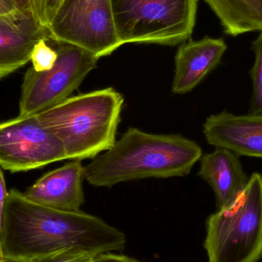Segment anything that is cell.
Instances as JSON below:
<instances>
[{"label": "cell", "instance_id": "6da1fadb", "mask_svg": "<svg viewBox=\"0 0 262 262\" xmlns=\"http://www.w3.org/2000/svg\"><path fill=\"white\" fill-rule=\"evenodd\" d=\"M125 244L124 233L98 217L45 207L15 189L8 192L0 235V252L8 261L31 262L66 250L96 257L121 252Z\"/></svg>", "mask_w": 262, "mask_h": 262}, {"label": "cell", "instance_id": "7a4b0ae2", "mask_svg": "<svg viewBox=\"0 0 262 262\" xmlns=\"http://www.w3.org/2000/svg\"><path fill=\"white\" fill-rule=\"evenodd\" d=\"M202 156L200 145L183 136L130 127L84 167V179L96 187H112L130 180L185 177Z\"/></svg>", "mask_w": 262, "mask_h": 262}, {"label": "cell", "instance_id": "3957f363", "mask_svg": "<svg viewBox=\"0 0 262 262\" xmlns=\"http://www.w3.org/2000/svg\"><path fill=\"white\" fill-rule=\"evenodd\" d=\"M124 102L107 88L69 97L36 117L61 140L68 160L94 159L116 142Z\"/></svg>", "mask_w": 262, "mask_h": 262}, {"label": "cell", "instance_id": "277c9868", "mask_svg": "<svg viewBox=\"0 0 262 262\" xmlns=\"http://www.w3.org/2000/svg\"><path fill=\"white\" fill-rule=\"evenodd\" d=\"M209 262H258L262 258V174L251 176L244 190L206 221Z\"/></svg>", "mask_w": 262, "mask_h": 262}, {"label": "cell", "instance_id": "5b68a950", "mask_svg": "<svg viewBox=\"0 0 262 262\" xmlns=\"http://www.w3.org/2000/svg\"><path fill=\"white\" fill-rule=\"evenodd\" d=\"M199 0H112L122 45L174 46L193 32Z\"/></svg>", "mask_w": 262, "mask_h": 262}, {"label": "cell", "instance_id": "8992f818", "mask_svg": "<svg viewBox=\"0 0 262 262\" xmlns=\"http://www.w3.org/2000/svg\"><path fill=\"white\" fill-rule=\"evenodd\" d=\"M49 41L56 49L58 59L50 70L28 69L21 85L20 117L38 115L67 99L96 68L98 59L90 52L51 38Z\"/></svg>", "mask_w": 262, "mask_h": 262}, {"label": "cell", "instance_id": "52a82bcc", "mask_svg": "<svg viewBox=\"0 0 262 262\" xmlns=\"http://www.w3.org/2000/svg\"><path fill=\"white\" fill-rule=\"evenodd\" d=\"M47 29L51 39L78 46L98 59L123 46L112 0H64Z\"/></svg>", "mask_w": 262, "mask_h": 262}, {"label": "cell", "instance_id": "ba28073f", "mask_svg": "<svg viewBox=\"0 0 262 262\" xmlns=\"http://www.w3.org/2000/svg\"><path fill=\"white\" fill-rule=\"evenodd\" d=\"M68 160L61 140L40 123L36 115L0 124V166L10 172L38 169Z\"/></svg>", "mask_w": 262, "mask_h": 262}, {"label": "cell", "instance_id": "9c48e42d", "mask_svg": "<svg viewBox=\"0 0 262 262\" xmlns=\"http://www.w3.org/2000/svg\"><path fill=\"white\" fill-rule=\"evenodd\" d=\"M203 134L208 143L215 147L262 158V115L238 116L224 111L206 119Z\"/></svg>", "mask_w": 262, "mask_h": 262}, {"label": "cell", "instance_id": "30bf717a", "mask_svg": "<svg viewBox=\"0 0 262 262\" xmlns=\"http://www.w3.org/2000/svg\"><path fill=\"white\" fill-rule=\"evenodd\" d=\"M84 167L81 160H73L45 174L23 195L29 201L55 210L79 211L84 203L82 183Z\"/></svg>", "mask_w": 262, "mask_h": 262}, {"label": "cell", "instance_id": "8fae6325", "mask_svg": "<svg viewBox=\"0 0 262 262\" xmlns=\"http://www.w3.org/2000/svg\"><path fill=\"white\" fill-rule=\"evenodd\" d=\"M49 38L33 17L20 9L0 16V79L26 66L35 45Z\"/></svg>", "mask_w": 262, "mask_h": 262}, {"label": "cell", "instance_id": "7c38bea8", "mask_svg": "<svg viewBox=\"0 0 262 262\" xmlns=\"http://www.w3.org/2000/svg\"><path fill=\"white\" fill-rule=\"evenodd\" d=\"M226 49L223 38L206 36L182 43L176 54L172 92L184 95L195 89L219 66Z\"/></svg>", "mask_w": 262, "mask_h": 262}, {"label": "cell", "instance_id": "4fadbf2b", "mask_svg": "<svg viewBox=\"0 0 262 262\" xmlns=\"http://www.w3.org/2000/svg\"><path fill=\"white\" fill-rule=\"evenodd\" d=\"M238 157L226 148L216 147L200 159L198 175L213 190L218 209L231 204L249 182Z\"/></svg>", "mask_w": 262, "mask_h": 262}, {"label": "cell", "instance_id": "5bb4252c", "mask_svg": "<svg viewBox=\"0 0 262 262\" xmlns=\"http://www.w3.org/2000/svg\"><path fill=\"white\" fill-rule=\"evenodd\" d=\"M220 20L224 32L237 36L262 32V0H205Z\"/></svg>", "mask_w": 262, "mask_h": 262}, {"label": "cell", "instance_id": "9a60e30c", "mask_svg": "<svg viewBox=\"0 0 262 262\" xmlns=\"http://www.w3.org/2000/svg\"><path fill=\"white\" fill-rule=\"evenodd\" d=\"M252 49L255 53V63L250 71L253 84V92L251 98L249 115H262V32L252 41Z\"/></svg>", "mask_w": 262, "mask_h": 262}, {"label": "cell", "instance_id": "2e32d148", "mask_svg": "<svg viewBox=\"0 0 262 262\" xmlns=\"http://www.w3.org/2000/svg\"><path fill=\"white\" fill-rule=\"evenodd\" d=\"M49 38L40 40L32 51L31 61L36 72L50 70L58 59V52L49 41Z\"/></svg>", "mask_w": 262, "mask_h": 262}, {"label": "cell", "instance_id": "e0dca14e", "mask_svg": "<svg viewBox=\"0 0 262 262\" xmlns=\"http://www.w3.org/2000/svg\"><path fill=\"white\" fill-rule=\"evenodd\" d=\"M95 256L78 250H66L56 252L31 262H93Z\"/></svg>", "mask_w": 262, "mask_h": 262}, {"label": "cell", "instance_id": "ac0fdd59", "mask_svg": "<svg viewBox=\"0 0 262 262\" xmlns=\"http://www.w3.org/2000/svg\"><path fill=\"white\" fill-rule=\"evenodd\" d=\"M13 2L20 10L30 14L42 29H47L43 21V0H13Z\"/></svg>", "mask_w": 262, "mask_h": 262}, {"label": "cell", "instance_id": "d6986e66", "mask_svg": "<svg viewBox=\"0 0 262 262\" xmlns=\"http://www.w3.org/2000/svg\"><path fill=\"white\" fill-rule=\"evenodd\" d=\"M64 0H43V21L47 29Z\"/></svg>", "mask_w": 262, "mask_h": 262}, {"label": "cell", "instance_id": "ffe728a7", "mask_svg": "<svg viewBox=\"0 0 262 262\" xmlns=\"http://www.w3.org/2000/svg\"><path fill=\"white\" fill-rule=\"evenodd\" d=\"M93 262H142L127 255L106 252L97 255Z\"/></svg>", "mask_w": 262, "mask_h": 262}, {"label": "cell", "instance_id": "44dd1931", "mask_svg": "<svg viewBox=\"0 0 262 262\" xmlns=\"http://www.w3.org/2000/svg\"><path fill=\"white\" fill-rule=\"evenodd\" d=\"M7 195L4 176H3V171L0 169V235L3 229V212H4L5 202Z\"/></svg>", "mask_w": 262, "mask_h": 262}, {"label": "cell", "instance_id": "7402d4cb", "mask_svg": "<svg viewBox=\"0 0 262 262\" xmlns=\"http://www.w3.org/2000/svg\"><path fill=\"white\" fill-rule=\"evenodd\" d=\"M18 9L12 0H0V16L12 13Z\"/></svg>", "mask_w": 262, "mask_h": 262}, {"label": "cell", "instance_id": "603a6c76", "mask_svg": "<svg viewBox=\"0 0 262 262\" xmlns=\"http://www.w3.org/2000/svg\"><path fill=\"white\" fill-rule=\"evenodd\" d=\"M0 262H9L7 260L4 259V258H0Z\"/></svg>", "mask_w": 262, "mask_h": 262}, {"label": "cell", "instance_id": "cb8c5ba5", "mask_svg": "<svg viewBox=\"0 0 262 262\" xmlns=\"http://www.w3.org/2000/svg\"><path fill=\"white\" fill-rule=\"evenodd\" d=\"M0 258H3V255H2L1 252H0ZM4 259H5V258H4Z\"/></svg>", "mask_w": 262, "mask_h": 262}, {"label": "cell", "instance_id": "d4e9b609", "mask_svg": "<svg viewBox=\"0 0 262 262\" xmlns=\"http://www.w3.org/2000/svg\"><path fill=\"white\" fill-rule=\"evenodd\" d=\"M12 1H13V0H12Z\"/></svg>", "mask_w": 262, "mask_h": 262}]
</instances>
